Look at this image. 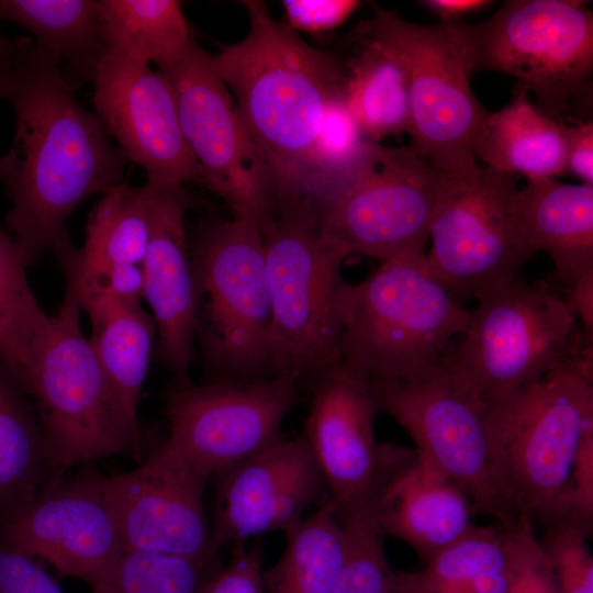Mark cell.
I'll use <instances>...</instances> for the list:
<instances>
[{"label":"cell","mask_w":593,"mask_h":593,"mask_svg":"<svg viewBox=\"0 0 593 593\" xmlns=\"http://www.w3.org/2000/svg\"><path fill=\"white\" fill-rule=\"evenodd\" d=\"M15 42L4 94L15 132L0 157V180L12 202L8 226L30 266L70 244L67 219L90 195L123 183L127 158L76 100L59 64L30 38Z\"/></svg>","instance_id":"6da1fadb"},{"label":"cell","mask_w":593,"mask_h":593,"mask_svg":"<svg viewBox=\"0 0 593 593\" xmlns=\"http://www.w3.org/2000/svg\"><path fill=\"white\" fill-rule=\"evenodd\" d=\"M243 4L247 34L213 63L271 170L277 204L302 194L323 118L344 91L345 74L329 55L275 20L264 1Z\"/></svg>","instance_id":"7a4b0ae2"},{"label":"cell","mask_w":593,"mask_h":593,"mask_svg":"<svg viewBox=\"0 0 593 593\" xmlns=\"http://www.w3.org/2000/svg\"><path fill=\"white\" fill-rule=\"evenodd\" d=\"M592 385L560 367L482 405L496 479L517 519L546 525L568 514L574 461L593 434Z\"/></svg>","instance_id":"3957f363"},{"label":"cell","mask_w":593,"mask_h":593,"mask_svg":"<svg viewBox=\"0 0 593 593\" xmlns=\"http://www.w3.org/2000/svg\"><path fill=\"white\" fill-rule=\"evenodd\" d=\"M260 230L272 306L270 377L309 382L340 358L348 256L323 233L305 195L276 204Z\"/></svg>","instance_id":"277c9868"},{"label":"cell","mask_w":593,"mask_h":593,"mask_svg":"<svg viewBox=\"0 0 593 593\" xmlns=\"http://www.w3.org/2000/svg\"><path fill=\"white\" fill-rule=\"evenodd\" d=\"M469 317L424 249L404 251L348 286L340 358L372 379L413 380L440 365Z\"/></svg>","instance_id":"5b68a950"},{"label":"cell","mask_w":593,"mask_h":593,"mask_svg":"<svg viewBox=\"0 0 593 593\" xmlns=\"http://www.w3.org/2000/svg\"><path fill=\"white\" fill-rule=\"evenodd\" d=\"M67 278L57 315L36 333L20 381L63 471L112 456L142 461L138 421L127 413L80 328L81 303Z\"/></svg>","instance_id":"8992f818"},{"label":"cell","mask_w":593,"mask_h":593,"mask_svg":"<svg viewBox=\"0 0 593 593\" xmlns=\"http://www.w3.org/2000/svg\"><path fill=\"white\" fill-rule=\"evenodd\" d=\"M190 260L195 343L212 380L271 378L272 306L259 222L234 215L203 224Z\"/></svg>","instance_id":"52a82bcc"},{"label":"cell","mask_w":593,"mask_h":593,"mask_svg":"<svg viewBox=\"0 0 593 593\" xmlns=\"http://www.w3.org/2000/svg\"><path fill=\"white\" fill-rule=\"evenodd\" d=\"M440 365L483 405L562 367L592 335L578 329L567 300L519 277L477 301Z\"/></svg>","instance_id":"ba28073f"},{"label":"cell","mask_w":593,"mask_h":593,"mask_svg":"<svg viewBox=\"0 0 593 593\" xmlns=\"http://www.w3.org/2000/svg\"><path fill=\"white\" fill-rule=\"evenodd\" d=\"M441 172L409 146L367 142L346 165L313 182L323 233L347 256L383 262L424 249Z\"/></svg>","instance_id":"9c48e42d"},{"label":"cell","mask_w":593,"mask_h":593,"mask_svg":"<svg viewBox=\"0 0 593 593\" xmlns=\"http://www.w3.org/2000/svg\"><path fill=\"white\" fill-rule=\"evenodd\" d=\"M372 8L360 33L392 48L405 67L409 147L440 172L477 166L471 146L486 110L470 86L475 70L463 22L424 25Z\"/></svg>","instance_id":"30bf717a"},{"label":"cell","mask_w":593,"mask_h":593,"mask_svg":"<svg viewBox=\"0 0 593 593\" xmlns=\"http://www.w3.org/2000/svg\"><path fill=\"white\" fill-rule=\"evenodd\" d=\"M463 29L475 71L516 78L557 120L589 89L593 14L582 1L510 0Z\"/></svg>","instance_id":"8fae6325"},{"label":"cell","mask_w":593,"mask_h":593,"mask_svg":"<svg viewBox=\"0 0 593 593\" xmlns=\"http://www.w3.org/2000/svg\"><path fill=\"white\" fill-rule=\"evenodd\" d=\"M517 189V176L479 165L441 172L426 258L461 303L511 283L535 255L514 215Z\"/></svg>","instance_id":"7c38bea8"},{"label":"cell","mask_w":593,"mask_h":593,"mask_svg":"<svg viewBox=\"0 0 593 593\" xmlns=\"http://www.w3.org/2000/svg\"><path fill=\"white\" fill-rule=\"evenodd\" d=\"M378 409L411 436L421 459L460 488L474 510L519 527L493 467L483 406L460 392L439 365L413 380L369 378Z\"/></svg>","instance_id":"4fadbf2b"},{"label":"cell","mask_w":593,"mask_h":593,"mask_svg":"<svg viewBox=\"0 0 593 593\" xmlns=\"http://www.w3.org/2000/svg\"><path fill=\"white\" fill-rule=\"evenodd\" d=\"M298 385L289 377L202 384L175 377L165 393L166 439L208 481L284 437L282 423L300 402Z\"/></svg>","instance_id":"5bb4252c"},{"label":"cell","mask_w":593,"mask_h":593,"mask_svg":"<svg viewBox=\"0 0 593 593\" xmlns=\"http://www.w3.org/2000/svg\"><path fill=\"white\" fill-rule=\"evenodd\" d=\"M160 72L174 92L201 181L235 216L254 217L260 224L275 206V180L219 77L213 57L194 41L177 63Z\"/></svg>","instance_id":"9a60e30c"},{"label":"cell","mask_w":593,"mask_h":593,"mask_svg":"<svg viewBox=\"0 0 593 593\" xmlns=\"http://www.w3.org/2000/svg\"><path fill=\"white\" fill-rule=\"evenodd\" d=\"M2 541L93 585L124 550L105 475L56 477L4 512Z\"/></svg>","instance_id":"2e32d148"},{"label":"cell","mask_w":593,"mask_h":593,"mask_svg":"<svg viewBox=\"0 0 593 593\" xmlns=\"http://www.w3.org/2000/svg\"><path fill=\"white\" fill-rule=\"evenodd\" d=\"M92 81L96 115L127 160L146 171L147 182L201 181L163 72L109 44Z\"/></svg>","instance_id":"e0dca14e"},{"label":"cell","mask_w":593,"mask_h":593,"mask_svg":"<svg viewBox=\"0 0 593 593\" xmlns=\"http://www.w3.org/2000/svg\"><path fill=\"white\" fill-rule=\"evenodd\" d=\"M211 545L245 542L268 533L287 532L305 512L327 504L324 475L303 434L275 441L216 472Z\"/></svg>","instance_id":"ac0fdd59"},{"label":"cell","mask_w":593,"mask_h":593,"mask_svg":"<svg viewBox=\"0 0 593 593\" xmlns=\"http://www.w3.org/2000/svg\"><path fill=\"white\" fill-rule=\"evenodd\" d=\"M105 482L124 550L216 557L203 506L206 480L167 439Z\"/></svg>","instance_id":"d6986e66"},{"label":"cell","mask_w":593,"mask_h":593,"mask_svg":"<svg viewBox=\"0 0 593 593\" xmlns=\"http://www.w3.org/2000/svg\"><path fill=\"white\" fill-rule=\"evenodd\" d=\"M311 400L302 434L326 481L334 510L361 497L381 466L378 414L369 377L342 358L309 381Z\"/></svg>","instance_id":"ffe728a7"},{"label":"cell","mask_w":593,"mask_h":593,"mask_svg":"<svg viewBox=\"0 0 593 593\" xmlns=\"http://www.w3.org/2000/svg\"><path fill=\"white\" fill-rule=\"evenodd\" d=\"M149 237L144 289L158 334L161 360L176 378L188 377L195 344L194 291L184 217L193 200L183 184L146 182Z\"/></svg>","instance_id":"44dd1931"},{"label":"cell","mask_w":593,"mask_h":593,"mask_svg":"<svg viewBox=\"0 0 593 593\" xmlns=\"http://www.w3.org/2000/svg\"><path fill=\"white\" fill-rule=\"evenodd\" d=\"M513 211L532 251L549 256L568 292L593 271V186L527 179L513 197Z\"/></svg>","instance_id":"7402d4cb"},{"label":"cell","mask_w":593,"mask_h":593,"mask_svg":"<svg viewBox=\"0 0 593 593\" xmlns=\"http://www.w3.org/2000/svg\"><path fill=\"white\" fill-rule=\"evenodd\" d=\"M467 494L418 456L391 489L381 514L382 530L411 546L425 562L460 539L472 526Z\"/></svg>","instance_id":"603a6c76"},{"label":"cell","mask_w":593,"mask_h":593,"mask_svg":"<svg viewBox=\"0 0 593 593\" xmlns=\"http://www.w3.org/2000/svg\"><path fill=\"white\" fill-rule=\"evenodd\" d=\"M471 149L494 171L553 178L566 172V124L534 104L528 89L517 83L508 104L486 111Z\"/></svg>","instance_id":"cb8c5ba5"},{"label":"cell","mask_w":593,"mask_h":593,"mask_svg":"<svg viewBox=\"0 0 593 593\" xmlns=\"http://www.w3.org/2000/svg\"><path fill=\"white\" fill-rule=\"evenodd\" d=\"M79 291L81 310L89 316L92 348L127 413L137 419L141 391L145 381L156 325L139 302L126 301L92 287Z\"/></svg>","instance_id":"d4e9b609"},{"label":"cell","mask_w":593,"mask_h":593,"mask_svg":"<svg viewBox=\"0 0 593 593\" xmlns=\"http://www.w3.org/2000/svg\"><path fill=\"white\" fill-rule=\"evenodd\" d=\"M2 20L29 30L34 44L59 64L71 89L92 80L109 46L94 0H0Z\"/></svg>","instance_id":"484cf974"},{"label":"cell","mask_w":593,"mask_h":593,"mask_svg":"<svg viewBox=\"0 0 593 593\" xmlns=\"http://www.w3.org/2000/svg\"><path fill=\"white\" fill-rule=\"evenodd\" d=\"M546 561L529 521L519 527L472 526L417 572L395 571L400 593L433 590L484 575L522 572Z\"/></svg>","instance_id":"4316f807"},{"label":"cell","mask_w":593,"mask_h":593,"mask_svg":"<svg viewBox=\"0 0 593 593\" xmlns=\"http://www.w3.org/2000/svg\"><path fill=\"white\" fill-rule=\"evenodd\" d=\"M148 237L147 187L123 182L103 194L90 212L83 246L78 249L70 244L57 256L63 268L90 278L115 266L143 265Z\"/></svg>","instance_id":"83f0119b"},{"label":"cell","mask_w":593,"mask_h":593,"mask_svg":"<svg viewBox=\"0 0 593 593\" xmlns=\"http://www.w3.org/2000/svg\"><path fill=\"white\" fill-rule=\"evenodd\" d=\"M359 40L345 74L344 97L366 139L378 143L409 130L407 76L392 48L365 34Z\"/></svg>","instance_id":"f1b7e54d"},{"label":"cell","mask_w":593,"mask_h":593,"mask_svg":"<svg viewBox=\"0 0 593 593\" xmlns=\"http://www.w3.org/2000/svg\"><path fill=\"white\" fill-rule=\"evenodd\" d=\"M22 389L0 365V511L22 504L60 475L56 457Z\"/></svg>","instance_id":"f546056e"},{"label":"cell","mask_w":593,"mask_h":593,"mask_svg":"<svg viewBox=\"0 0 593 593\" xmlns=\"http://www.w3.org/2000/svg\"><path fill=\"white\" fill-rule=\"evenodd\" d=\"M109 44L135 60L164 71L177 63L194 42L176 0H101Z\"/></svg>","instance_id":"4dcf8cb0"},{"label":"cell","mask_w":593,"mask_h":593,"mask_svg":"<svg viewBox=\"0 0 593 593\" xmlns=\"http://www.w3.org/2000/svg\"><path fill=\"white\" fill-rule=\"evenodd\" d=\"M280 559L262 573L265 593H332L345 556V535L325 504L287 532Z\"/></svg>","instance_id":"1f68e13d"},{"label":"cell","mask_w":593,"mask_h":593,"mask_svg":"<svg viewBox=\"0 0 593 593\" xmlns=\"http://www.w3.org/2000/svg\"><path fill=\"white\" fill-rule=\"evenodd\" d=\"M22 253L0 230V365L22 379L32 342L48 315L29 284Z\"/></svg>","instance_id":"d6a6232c"},{"label":"cell","mask_w":593,"mask_h":593,"mask_svg":"<svg viewBox=\"0 0 593 593\" xmlns=\"http://www.w3.org/2000/svg\"><path fill=\"white\" fill-rule=\"evenodd\" d=\"M216 557L189 558L123 550L92 593H199L219 568Z\"/></svg>","instance_id":"836d02e7"},{"label":"cell","mask_w":593,"mask_h":593,"mask_svg":"<svg viewBox=\"0 0 593 593\" xmlns=\"http://www.w3.org/2000/svg\"><path fill=\"white\" fill-rule=\"evenodd\" d=\"M345 535V556L332 593H400L389 567L381 512L349 508L335 514Z\"/></svg>","instance_id":"e575fe53"},{"label":"cell","mask_w":593,"mask_h":593,"mask_svg":"<svg viewBox=\"0 0 593 593\" xmlns=\"http://www.w3.org/2000/svg\"><path fill=\"white\" fill-rule=\"evenodd\" d=\"M546 526L539 545L560 593H593V558L586 534L573 522L555 519Z\"/></svg>","instance_id":"d590c367"},{"label":"cell","mask_w":593,"mask_h":593,"mask_svg":"<svg viewBox=\"0 0 593 593\" xmlns=\"http://www.w3.org/2000/svg\"><path fill=\"white\" fill-rule=\"evenodd\" d=\"M367 142L343 91L326 109L313 147L311 176L302 194L313 182L349 163Z\"/></svg>","instance_id":"8d00e7d4"},{"label":"cell","mask_w":593,"mask_h":593,"mask_svg":"<svg viewBox=\"0 0 593 593\" xmlns=\"http://www.w3.org/2000/svg\"><path fill=\"white\" fill-rule=\"evenodd\" d=\"M259 545H233L231 559L219 567L199 593H265Z\"/></svg>","instance_id":"74e56055"},{"label":"cell","mask_w":593,"mask_h":593,"mask_svg":"<svg viewBox=\"0 0 593 593\" xmlns=\"http://www.w3.org/2000/svg\"><path fill=\"white\" fill-rule=\"evenodd\" d=\"M0 593H63L35 558L0 544Z\"/></svg>","instance_id":"f35d334b"},{"label":"cell","mask_w":593,"mask_h":593,"mask_svg":"<svg viewBox=\"0 0 593 593\" xmlns=\"http://www.w3.org/2000/svg\"><path fill=\"white\" fill-rule=\"evenodd\" d=\"M288 26L294 31L322 33L344 23L360 5L356 0H286Z\"/></svg>","instance_id":"ab89813d"},{"label":"cell","mask_w":593,"mask_h":593,"mask_svg":"<svg viewBox=\"0 0 593 593\" xmlns=\"http://www.w3.org/2000/svg\"><path fill=\"white\" fill-rule=\"evenodd\" d=\"M566 171L593 186V122L566 124Z\"/></svg>","instance_id":"60d3db41"},{"label":"cell","mask_w":593,"mask_h":593,"mask_svg":"<svg viewBox=\"0 0 593 593\" xmlns=\"http://www.w3.org/2000/svg\"><path fill=\"white\" fill-rule=\"evenodd\" d=\"M493 2L488 0H423L419 4L441 23H459L473 13L489 8Z\"/></svg>","instance_id":"b9f144b4"},{"label":"cell","mask_w":593,"mask_h":593,"mask_svg":"<svg viewBox=\"0 0 593 593\" xmlns=\"http://www.w3.org/2000/svg\"><path fill=\"white\" fill-rule=\"evenodd\" d=\"M567 300L585 333H593V271L583 275L569 291Z\"/></svg>","instance_id":"7bdbcfd3"},{"label":"cell","mask_w":593,"mask_h":593,"mask_svg":"<svg viewBox=\"0 0 593 593\" xmlns=\"http://www.w3.org/2000/svg\"><path fill=\"white\" fill-rule=\"evenodd\" d=\"M508 593H560L548 560L518 575Z\"/></svg>","instance_id":"ee69618b"},{"label":"cell","mask_w":593,"mask_h":593,"mask_svg":"<svg viewBox=\"0 0 593 593\" xmlns=\"http://www.w3.org/2000/svg\"><path fill=\"white\" fill-rule=\"evenodd\" d=\"M15 46V41H9L0 34V64L9 61L13 57Z\"/></svg>","instance_id":"f6af8a7d"},{"label":"cell","mask_w":593,"mask_h":593,"mask_svg":"<svg viewBox=\"0 0 593 593\" xmlns=\"http://www.w3.org/2000/svg\"><path fill=\"white\" fill-rule=\"evenodd\" d=\"M12 58L7 63L0 64V99L4 98V94H5L9 68H10Z\"/></svg>","instance_id":"bcb514c9"}]
</instances>
